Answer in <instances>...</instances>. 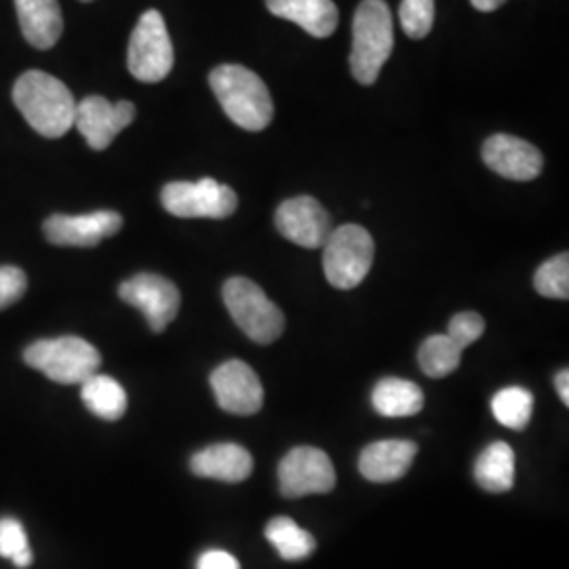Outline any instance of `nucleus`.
Masks as SVG:
<instances>
[{
  "label": "nucleus",
  "instance_id": "473e14b6",
  "mask_svg": "<svg viewBox=\"0 0 569 569\" xmlns=\"http://www.w3.org/2000/svg\"><path fill=\"white\" fill-rule=\"evenodd\" d=\"M472 2V7L477 9V11H483V13H491V11H496V9H500L507 0H470Z\"/></svg>",
  "mask_w": 569,
  "mask_h": 569
},
{
  "label": "nucleus",
  "instance_id": "2f4dec72",
  "mask_svg": "<svg viewBox=\"0 0 569 569\" xmlns=\"http://www.w3.org/2000/svg\"><path fill=\"white\" fill-rule=\"evenodd\" d=\"M569 371L568 369H563V371H559L557 373V378H555V388H557V392H559V397H561V401H563V406H569Z\"/></svg>",
  "mask_w": 569,
  "mask_h": 569
},
{
  "label": "nucleus",
  "instance_id": "aec40b11",
  "mask_svg": "<svg viewBox=\"0 0 569 569\" xmlns=\"http://www.w3.org/2000/svg\"><path fill=\"white\" fill-rule=\"evenodd\" d=\"M371 406L385 418H409L422 411L425 392L416 382L385 378L371 392Z\"/></svg>",
  "mask_w": 569,
  "mask_h": 569
},
{
  "label": "nucleus",
  "instance_id": "393cba45",
  "mask_svg": "<svg viewBox=\"0 0 569 569\" xmlns=\"http://www.w3.org/2000/svg\"><path fill=\"white\" fill-rule=\"evenodd\" d=\"M533 411V395L528 388L509 387L498 390L491 399V413L502 427L512 430L528 428Z\"/></svg>",
  "mask_w": 569,
  "mask_h": 569
},
{
  "label": "nucleus",
  "instance_id": "1a4fd4ad",
  "mask_svg": "<svg viewBox=\"0 0 569 569\" xmlns=\"http://www.w3.org/2000/svg\"><path fill=\"white\" fill-rule=\"evenodd\" d=\"M122 302L138 308L154 333H161L180 312V289L161 274L140 272L119 287Z\"/></svg>",
  "mask_w": 569,
  "mask_h": 569
},
{
  "label": "nucleus",
  "instance_id": "bb28decb",
  "mask_svg": "<svg viewBox=\"0 0 569 569\" xmlns=\"http://www.w3.org/2000/svg\"><path fill=\"white\" fill-rule=\"evenodd\" d=\"M0 557L11 559L18 568H28L34 559L26 529L13 517L0 519Z\"/></svg>",
  "mask_w": 569,
  "mask_h": 569
},
{
  "label": "nucleus",
  "instance_id": "9d476101",
  "mask_svg": "<svg viewBox=\"0 0 569 569\" xmlns=\"http://www.w3.org/2000/svg\"><path fill=\"white\" fill-rule=\"evenodd\" d=\"M279 488L284 498L329 493L336 488V468L326 451L291 449L279 465Z\"/></svg>",
  "mask_w": 569,
  "mask_h": 569
},
{
  "label": "nucleus",
  "instance_id": "423d86ee",
  "mask_svg": "<svg viewBox=\"0 0 569 569\" xmlns=\"http://www.w3.org/2000/svg\"><path fill=\"white\" fill-rule=\"evenodd\" d=\"M376 256V244L363 226L331 228L323 243V272L336 289H355L366 281Z\"/></svg>",
  "mask_w": 569,
  "mask_h": 569
},
{
  "label": "nucleus",
  "instance_id": "6e6552de",
  "mask_svg": "<svg viewBox=\"0 0 569 569\" xmlns=\"http://www.w3.org/2000/svg\"><path fill=\"white\" fill-rule=\"evenodd\" d=\"M161 203L167 213L183 220H224L237 211L239 197L230 186L203 178L199 182L167 183L161 192Z\"/></svg>",
  "mask_w": 569,
  "mask_h": 569
},
{
  "label": "nucleus",
  "instance_id": "0eeeda50",
  "mask_svg": "<svg viewBox=\"0 0 569 569\" xmlns=\"http://www.w3.org/2000/svg\"><path fill=\"white\" fill-rule=\"evenodd\" d=\"M127 66L129 72L142 82H161L173 70V44L163 16L157 9L146 11L133 28Z\"/></svg>",
  "mask_w": 569,
  "mask_h": 569
},
{
  "label": "nucleus",
  "instance_id": "39448f33",
  "mask_svg": "<svg viewBox=\"0 0 569 569\" xmlns=\"http://www.w3.org/2000/svg\"><path fill=\"white\" fill-rule=\"evenodd\" d=\"M222 298L230 317L249 340L258 345H272L283 336V312L268 300L260 284L244 277H232L224 283Z\"/></svg>",
  "mask_w": 569,
  "mask_h": 569
},
{
  "label": "nucleus",
  "instance_id": "5701e85b",
  "mask_svg": "<svg viewBox=\"0 0 569 569\" xmlns=\"http://www.w3.org/2000/svg\"><path fill=\"white\" fill-rule=\"evenodd\" d=\"M266 540L277 549L284 561H302L317 549L312 533L300 528L289 517L270 519L266 526Z\"/></svg>",
  "mask_w": 569,
  "mask_h": 569
},
{
  "label": "nucleus",
  "instance_id": "dca6fc26",
  "mask_svg": "<svg viewBox=\"0 0 569 569\" xmlns=\"http://www.w3.org/2000/svg\"><path fill=\"white\" fill-rule=\"evenodd\" d=\"M416 453H418V446L413 441H403V439L376 441L361 451L359 470L371 483H392L406 477Z\"/></svg>",
  "mask_w": 569,
  "mask_h": 569
},
{
  "label": "nucleus",
  "instance_id": "20e7f679",
  "mask_svg": "<svg viewBox=\"0 0 569 569\" xmlns=\"http://www.w3.org/2000/svg\"><path fill=\"white\" fill-rule=\"evenodd\" d=\"M23 361L58 385H82L87 378L98 373L102 355L82 338L63 336L28 346Z\"/></svg>",
  "mask_w": 569,
  "mask_h": 569
},
{
  "label": "nucleus",
  "instance_id": "6ab92c4d",
  "mask_svg": "<svg viewBox=\"0 0 569 569\" xmlns=\"http://www.w3.org/2000/svg\"><path fill=\"white\" fill-rule=\"evenodd\" d=\"M21 34L34 49H51L63 32L58 0H16Z\"/></svg>",
  "mask_w": 569,
  "mask_h": 569
},
{
  "label": "nucleus",
  "instance_id": "4468645a",
  "mask_svg": "<svg viewBox=\"0 0 569 569\" xmlns=\"http://www.w3.org/2000/svg\"><path fill=\"white\" fill-rule=\"evenodd\" d=\"M274 226L287 241L305 249H319L331 232L326 207L312 197H296L281 203L274 213Z\"/></svg>",
  "mask_w": 569,
  "mask_h": 569
},
{
  "label": "nucleus",
  "instance_id": "4be33fe9",
  "mask_svg": "<svg viewBox=\"0 0 569 569\" xmlns=\"http://www.w3.org/2000/svg\"><path fill=\"white\" fill-rule=\"evenodd\" d=\"M81 397L84 407L108 422L121 420L127 411V392L110 376L93 373L81 385Z\"/></svg>",
  "mask_w": 569,
  "mask_h": 569
},
{
  "label": "nucleus",
  "instance_id": "f8f14e48",
  "mask_svg": "<svg viewBox=\"0 0 569 569\" xmlns=\"http://www.w3.org/2000/svg\"><path fill=\"white\" fill-rule=\"evenodd\" d=\"M121 228V213L110 209L84 213V216L56 213L47 218L42 224L47 241L60 247H96L106 239L119 234Z\"/></svg>",
  "mask_w": 569,
  "mask_h": 569
},
{
  "label": "nucleus",
  "instance_id": "2eb2a0df",
  "mask_svg": "<svg viewBox=\"0 0 569 569\" xmlns=\"http://www.w3.org/2000/svg\"><path fill=\"white\" fill-rule=\"evenodd\" d=\"M481 154L493 173L515 182L536 180L545 167L542 152L533 143L509 133H498L488 138Z\"/></svg>",
  "mask_w": 569,
  "mask_h": 569
},
{
  "label": "nucleus",
  "instance_id": "a211bd4d",
  "mask_svg": "<svg viewBox=\"0 0 569 569\" xmlns=\"http://www.w3.org/2000/svg\"><path fill=\"white\" fill-rule=\"evenodd\" d=\"M272 16L298 23L315 39H327L338 28V7L333 0H266Z\"/></svg>",
  "mask_w": 569,
  "mask_h": 569
},
{
  "label": "nucleus",
  "instance_id": "f257e3e1",
  "mask_svg": "<svg viewBox=\"0 0 569 569\" xmlns=\"http://www.w3.org/2000/svg\"><path fill=\"white\" fill-rule=\"evenodd\" d=\"M13 102L21 117L42 138L56 140L74 127L77 102L72 91L47 72H23L13 84Z\"/></svg>",
  "mask_w": 569,
  "mask_h": 569
},
{
  "label": "nucleus",
  "instance_id": "412c9836",
  "mask_svg": "<svg viewBox=\"0 0 569 569\" xmlns=\"http://www.w3.org/2000/svg\"><path fill=\"white\" fill-rule=\"evenodd\" d=\"M475 479L491 493H505L515 486V451L509 443L496 441L481 451L475 462Z\"/></svg>",
  "mask_w": 569,
  "mask_h": 569
},
{
  "label": "nucleus",
  "instance_id": "f03ea898",
  "mask_svg": "<svg viewBox=\"0 0 569 569\" xmlns=\"http://www.w3.org/2000/svg\"><path fill=\"white\" fill-rule=\"evenodd\" d=\"M211 91L216 93L226 117L244 131H264L274 117V103L266 82L239 63L218 66L209 74Z\"/></svg>",
  "mask_w": 569,
  "mask_h": 569
},
{
  "label": "nucleus",
  "instance_id": "9b49d317",
  "mask_svg": "<svg viewBox=\"0 0 569 569\" xmlns=\"http://www.w3.org/2000/svg\"><path fill=\"white\" fill-rule=\"evenodd\" d=\"M211 390L218 406L234 416H253L264 406V388L258 373L244 361H226L211 373Z\"/></svg>",
  "mask_w": 569,
  "mask_h": 569
},
{
  "label": "nucleus",
  "instance_id": "c756f323",
  "mask_svg": "<svg viewBox=\"0 0 569 569\" xmlns=\"http://www.w3.org/2000/svg\"><path fill=\"white\" fill-rule=\"evenodd\" d=\"M28 289V277L18 266H0V310L20 302Z\"/></svg>",
  "mask_w": 569,
  "mask_h": 569
},
{
  "label": "nucleus",
  "instance_id": "c85d7f7f",
  "mask_svg": "<svg viewBox=\"0 0 569 569\" xmlns=\"http://www.w3.org/2000/svg\"><path fill=\"white\" fill-rule=\"evenodd\" d=\"M483 331H486V321L477 312H458L449 321L448 336L462 350L472 342H477L483 336Z\"/></svg>",
  "mask_w": 569,
  "mask_h": 569
},
{
  "label": "nucleus",
  "instance_id": "7ed1b4c3",
  "mask_svg": "<svg viewBox=\"0 0 569 569\" xmlns=\"http://www.w3.org/2000/svg\"><path fill=\"white\" fill-rule=\"evenodd\" d=\"M395 47L392 16L385 0H363L352 20L350 70L355 81L373 84Z\"/></svg>",
  "mask_w": 569,
  "mask_h": 569
},
{
  "label": "nucleus",
  "instance_id": "cd10ccee",
  "mask_svg": "<svg viewBox=\"0 0 569 569\" xmlns=\"http://www.w3.org/2000/svg\"><path fill=\"white\" fill-rule=\"evenodd\" d=\"M399 20L409 39H427L435 23V0H403L399 7Z\"/></svg>",
  "mask_w": 569,
  "mask_h": 569
},
{
  "label": "nucleus",
  "instance_id": "72a5a7b5",
  "mask_svg": "<svg viewBox=\"0 0 569 569\" xmlns=\"http://www.w3.org/2000/svg\"><path fill=\"white\" fill-rule=\"evenodd\" d=\"M82 2H91V0H82Z\"/></svg>",
  "mask_w": 569,
  "mask_h": 569
},
{
  "label": "nucleus",
  "instance_id": "7c9ffc66",
  "mask_svg": "<svg viewBox=\"0 0 569 569\" xmlns=\"http://www.w3.org/2000/svg\"><path fill=\"white\" fill-rule=\"evenodd\" d=\"M197 569H241V563L228 550L211 549L197 559Z\"/></svg>",
  "mask_w": 569,
  "mask_h": 569
},
{
  "label": "nucleus",
  "instance_id": "f3484780",
  "mask_svg": "<svg viewBox=\"0 0 569 569\" xmlns=\"http://www.w3.org/2000/svg\"><path fill=\"white\" fill-rule=\"evenodd\" d=\"M190 470L204 479L241 483L253 470V458L237 443H218L197 451L190 460Z\"/></svg>",
  "mask_w": 569,
  "mask_h": 569
},
{
  "label": "nucleus",
  "instance_id": "ddd939ff",
  "mask_svg": "<svg viewBox=\"0 0 569 569\" xmlns=\"http://www.w3.org/2000/svg\"><path fill=\"white\" fill-rule=\"evenodd\" d=\"M136 119L131 102H108L102 96H89L77 103L74 127L93 150H106L112 140Z\"/></svg>",
  "mask_w": 569,
  "mask_h": 569
},
{
  "label": "nucleus",
  "instance_id": "a878e982",
  "mask_svg": "<svg viewBox=\"0 0 569 569\" xmlns=\"http://www.w3.org/2000/svg\"><path fill=\"white\" fill-rule=\"evenodd\" d=\"M533 287L540 296L552 300L569 298V256L559 253L536 270Z\"/></svg>",
  "mask_w": 569,
  "mask_h": 569
},
{
  "label": "nucleus",
  "instance_id": "b1692460",
  "mask_svg": "<svg viewBox=\"0 0 569 569\" xmlns=\"http://www.w3.org/2000/svg\"><path fill=\"white\" fill-rule=\"evenodd\" d=\"M418 361L428 378H446L460 367L462 348L456 345L448 333H437L422 342Z\"/></svg>",
  "mask_w": 569,
  "mask_h": 569
}]
</instances>
